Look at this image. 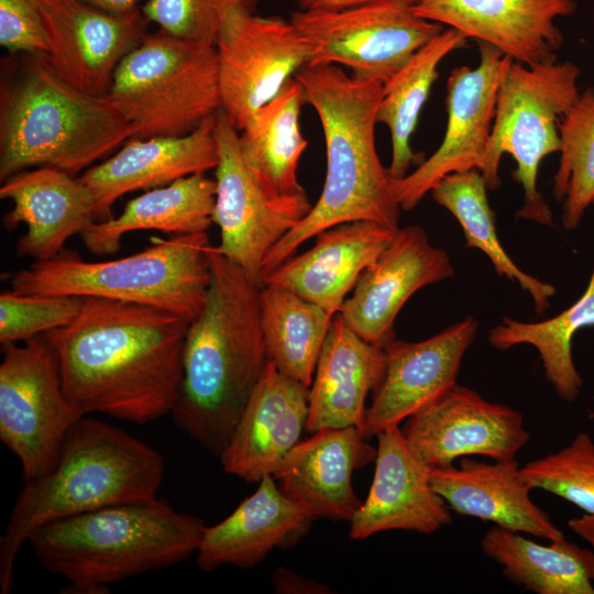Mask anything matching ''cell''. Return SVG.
<instances>
[{
  "label": "cell",
  "instance_id": "obj_1",
  "mask_svg": "<svg viewBox=\"0 0 594 594\" xmlns=\"http://www.w3.org/2000/svg\"><path fill=\"white\" fill-rule=\"evenodd\" d=\"M189 323L155 306L82 297L74 320L45 336L64 392L81 416L147 424L175 407Z\"/></svg>",
  "mask_w": 594,
  "mask_h": 594
},
{
  "label": "cell",
  "instance_id": "obj_2",
  "mask_svg": "<svg viewBox=\"0 0 594 594\" xmlns=\"http://www.w3.org/2000/svg\"><path fill=\"white\" fill-rule=\"evenodd\" d=\"M210 283L189 323L183 380L170 414L208 452L220 457L267 361L261 289L244 271L209 249Z\"/></svg>",
  "mask_w": 594,
  "mask_h": 594
},
{
  "label": "cell",
  "instance_id": "obj_3",
  "mask_svg": "<svg viewBox=\"0 0 594 594\" xmlns=\"http://www.w3.org/2000/svg\"><path fill=\"white\" fill-rule=\"evenodd\" d=\"M294 77L321 123L327 173L308 215L266 255L262 279L326 229L352 221L399 228L402 208L375 144L383 84L360 80L332 64L306 65Z\"/></svg>",
  "mask_w": 594,
  "mask_h": 594
},
{
  "label": "cell",
  "instance_id": "obj_4",
  "mask_svg": "<svg viewBox=\"0 0 594 594\" xmlns=\"http://www.w3.org/2000/svg\"><path fill=\"white\" fill-rule=\"evenodd\" d=\"M163 455L124 430L87 416L68 430L54 465L26 480L0 538V590L13 587L16 554L40 527L101 507L157 497Z\"/></svg>",
  "mask_w": 594,
  "mask_h": 594
},
{
  "label": "cell",
  "instance_id": "obj_5",
  "mask_svg": "<svg viewBox=\"0 0 594 594\" xmlns=\"http://www.w3.org/2000/svg\"><path fill=\"white\" fill-rule=\"evenodd\" d=\"M201 518L152 498L101 507L37 528L29 538L40 563L73 593H103L110 584L180 563L196 554Z\"/></svg>",
  "mask_w": 594,
  "mask_h": 594
},
{
  "label": "cell",
  "instance_id": "obj_6",
  "mask_svg": "<svg viewBox=\"0 0 594 594\" xmlns=\"http://www.w3.org/2000/svg\"><path fill=\"white\" fill-rule=\"evenodd\" d=\"M25 55L1 90V182L41 166L77 176L132 138L130 123L107 96L68 84L45 54Z\"/></svg>",
  "mask_w": 594,
  "mask_h": 594
},
{
  "label": "cell",
  "instance_id": "obj_7",
  "mask_svg": "<svg viewBox=\"0 0 594 594\" xmlns=\"http://www.w3.org/2000/svg\"><path fill=\"white\" fill-rule=\"evenodd\" d=\"M207 232L152 238L141 252L89 262L70 250L34 261L10 278L21 294L100 297L155 306L193 321L202 310L210 283Z\"/></svg>",
  "mask_w": 594,
  "mask_h": 594
},
{
  "label": "cell",
  "instance_id": "obj_8",
  "mask_svg": "<svg viewBox=\"0 0 594 594\" xmlns=\"http://www.w3.org/2000/svg\"><path fill=\"white\" fill-rule=\"evenodd\" d=\"M107 97L132 138L188 134L221 109L216 45L147 33L117 67Z\"/></svg>",
  "mask_w": 594,
  "mask_h": 594
},
{
  "label": "cell",
  "instance_id": "obj_9",
  "mask_svg": "<svg viewBox=\"0 0 594 594\" xmlns=\"http://www.w3.org/2000/svg\"><path fill=\"white\" fill-rule=\"evenodd\" d=\"M579 77L574 63L558 61L534 66L513 61L504 74L481 173L488 190L498 189L501 160L512 155L513 177L524 190L518 219L552 226V211L538 190V172L543 158L561 150L559 123L581 95Z\"/></svg>",
  "mask_w": 594,
  "mask_h": 594
},
{
  "label": "cell",
  "instance_id": "obj_10",
  "mask_svg": "<svg viewBox=\"0 0 594 594\" xmlns=\"http://www.w3.org/2000/svg\"><path fill=\"white\" fill-rule=\"evenodd\" d=\"M1 349L0 440L19 459L26 481L54 465L68 430L84 416L64 392L45 334Z\"/></svg>",
  "mask_w": 594,
  "mask_h": 594
},
{
  "label": "cell",
  "instance_id": "obj_11",
  "mask_svg": "<svg viewBox=\"0 0 594 594\" xmlns=\"http://www.w3.org/2000/svg\"><path fill=\"white\" fill-rule=\"evenodd\" d=\"M289 20L309 45L308 65L345 66L354 78L382 84L444 30L402 2L298 10Z\"/></svg>",
  "mask_w": 594,
  "mask_h": 594
},
{
  "label": "cell",
  "instance_id": "obj_12",
  "mask_svg": "<svg viewBox=\"0 0 594 594\" xmlns=\"http://www.w3.org/2000/svg\"><path fill=\"white\" fill-rule=\"evenodd\" d=\"M239 135L220 109L215 123L218 164L213 212L220 244L215 248L263 287L262 266L266 255L312 206L307 194L280 196L268 190L246 164Z\"/></svg>",
  "mask_w": 594,
  "mask_h": 594
},
{
  "label": "cell",
  "instance_id": "obj_13",
  "mask_svg": "<svg viewBox=\"0 0 594 594\" xmlns=\"http://www.w3.org/2000/svg\"><path fill=\"white\" fill-rule=\"evenodd\" d=\"M232 12L216 41L221 109L241 132L309 63V45L290 20Z\"/></svg>",
  "mask_w": 594,
  "mask_h": 594
},
{
  "label": "cell",
  "instance_id": "obj_14",
  "mask_svg": "<svg viewBox=\"0 0 594 594\" xmlns=\"http://www.w3.org/2000/svg\"><path fill=\"white\" fill-rule=\"evenodd\" d=\"M479 65L459 66L447 80V127L438 148L418 167L392 180L402 210H413L446 176L480 169L492 133L498 89L513 59L485 42H476Z\"/></svg>",
  "mask_w": 594,
  "mask_h": 594
},
{
  "label": "cell",
  "instance_id": "obj_15",
  "mask_svg": "<svg viewBox=\"0 0 594 594\" xmlns=\"http://www.w3.org/2000/svg\"><path fill=\"white\" fill-rule=\"evenodd\" d=\"M34 1L54 70L87 94L107 96L117 67L147 34L142 9L111 12L84 0Z\"/></svg>",
  "mask_w": 594,
  "mask_h": 594
},
{
  "label": "cell",
  "instance_id": "obj_16",
  "mask_svg": "<svg viewBox=\"0 0 594 594\" xmlns=\"http://www.w3.org/2000/svg\"><path fill=\"white\" fill-rule=\"evenodd\" d=\"M402 430L410 450L429 468L473 455L516 459L530 438L519 411L459 384L407 418Z\"/></svg>",
  "mask_w": 594,
  "mask_h": 594
},
{
  "label": "cell",
  "instance_id": "obj_17",
  "mask_svg": "<svg viewBox=\"0 0 594 594\" xmlns=\"http://www.w3.org/2000/svg\"><path fill=\"white\" fill-rule=\"evenodd\" d=\"M477 330L479 321L468 316L426 340L386 343L384 377L373 393L362 435L370 438L399 426L457 385L463 356Z\"/></svg>",
  "mask_w": 594,
  "mask_h": 594
},
{
  "label": "cell",
  "instance_id": "obj_18",
  "mask_svg": "<svg viewBox=\"0 0 594 594\" xmlns=\"http://www.w3.org/2000/svg\"><path fill=\"white\" fill-rule=\"evenodd\" d=\"M453 274L447 251L433 246L421 227H399L388 246L361 274L339 314L363 340L384 346L395 339L394 322L407 300Z\"/></svg>",
  "mask_w": 594,
  "mask_h": 594
},
{
  "label": "cell",
  "instance_id": "obj_19",
  "mask_svg": "<svg viewBox=\"0 0 594 594\" xmlns=\"http://www.w3.org/2000/svg\"><path fill=\"white\" fill-rule=\"evenodd\" d=\"M414 12L448 25L469 40L485 42L514 62L534 66L557 62L564 37L558 18L572 15L574 0H421Z\"/></svg>",
  "mask_w": 594,
  "mask_h": 594
},
{
  "label": "cell",
  "instance_id": "obj_20",
  "mask_svg": "<svg viewBox=\"0 0 594 594\" xmlns=\"http://www.w3.org/2000/svg\"><path fill=\"white\" fill-rule=\"evenodd\" d=\"M375 471L366 499L350 521L351 539L388 530L433 534L452 520L435 491L430 468L410 450L399 426L376 435Z\"/></svg>",
  "mask_w": 594,
  "mask_h": 594
},
{
  "label": "cell",
  "instance_id": "obj_21",
  "mask_svg": "<svg viewBox=\"0 0 594 594\" xmlns=\"http://www.w3.org/2000/svg\"><path fill=\"white\" fill-rule=\"evenodd\" d=\"M309 387L267 359L235 429L220 454L223 470L249 483L274 475L299 442L308 419Z\"/></svg>",
  "mask_w": 594,
  "mask_h": 594
},
{
  "label": "cell",
  "instance_id": "obj_22",
  "mask_svg": "<svg viewBox=\"0 0 594 594\" xmlns=\"http://www.w3.org/2000/svg\"><path fill=\"white\" fill-rule=\"evenodd\" d=\"M215 123L216 114L185 135L131 138L116 154L82 172L79 178L94 196L97 220L112 218L113 204L125 194L215 169Z\"/></svg>",
  "mask_w": 594,
  "mask_h": 594
},
{
  "label": "cell",
  "instance_id": "obj_23",
  "mask_svg": "<svg viewBox=\"0 0 594 594\" xmlns=\"http://www.w3.org/2000/svg\"><path fill=\"white\" fill-rule=\"evenodd\" d=\"M0 198L12 202L3 226L23 223L25 233L15 243L20 257L46 261L57 256L66 242L97 222L90 189L64 170L50 166L25 169L2 182Z\"/></svg>",
  "mask_w": 594,
  "mask_h": 594
},
{
  "label": "cell",
  "instance_id": "obj_24",
  "mask_svg": "<svg viewBox=\"0 0 594 594\" xmlns=\"http://www.w3.org/2000/svg\"><path fill=\"white\" fill-rule=\"evenodd\" d=\"M375 458L376 448L356 427L326 428L294 446L273 476L314 519L351 521L362 504L352 474Z\"/></svg>",
  "mask_w": 594,
  "mask_h": 594
},
{
  "label": "cell",
  "instance_id": "obj_25",
  "mask_svg": "<svg viewBox=\"0 0 594 594\" xmlns=\"http://www.w3.org/2000/svg\"><path fill=\"white\" fill-rule=\"evenodd\" d=\"M472 457L430 468L435 491L460 515L546 540L564 538L563 531L530 497L532 488L516 459L484 462Z\"/></svg>",
  "mask_w": 594,
  "mask_h": 594
},
{
  "label": "cell",
  "instance_id": "obj_26",
  "mask_svg": "<svg viewBox=\"0 0 594 594\" xmlns=\"http://www.w3.org/2000/svg\"><path fill=\"white\" fill-rule=\"evenodd\" d=\"M397 229L372 221H352L326 229L315 237L311 249L270 272L263 286L275 284L288 288L334 316L361 274L392 242Z\"/></svg>",
  "mask_w": 594,
  "mask_h": 594
},
{
  "label": "cell",
  "instance_id": "obj_27",
  "mask_svg": "<svg viewBox=\"0 0 594 594\" xmlns=\"http://www.w3.org/2000/svg\"><path fill=\"white\" fill-rule=\"evenodd\" d=\"M258 483L227 518L205 527L196 552L202 571L254 566L273 549L293 546L308 532L315 519L276 486L274 476Z\"/></svg>",
  "mask_w": 594,
  "mask_h": 594
},
{
  "label": "cell",
  "instance_id": "obj_28",
  "mask_svg": "<svg viewBox=\"0 0 594 594\" xmlns=\"http://www.w3.org/2000/svg\"><path fill=\"white\" fill-rule=\"evenodd\" d=\"M384 372V348L363 340L340 314L334 315L309 387L306 429L314 433L356 427L361 431L366 398L377 389Z\"/></svg>",
  "mask_w": 594,
  "mask_h": 594
},
{
  "label": "cell",
  "instance_id": "obj_29",
  "mask_svg": "<svg viewBox=\"0 0 594 594\" xmlns=\"http://www.w3.org/2000/svg\"><path fill=\"white\" fill-rule=\"evenodd\" d=\"M215 202L216 180L198 173L145 190L128 201L118 217L94 222L79 235L90 253L103 256L117 253L122 238L133 231L202 233L213 223Z\"/></svg>",
  "mask_w": 594,
  "mask_h": 594
},
{
  "label": "cell",
  "instance_id": "obj_30",
  "mask_svg": "<svg viewBox=\"0 0 594 594\" xmlns=\"http://www.w3.org/2000/svg\"><path fill=\"white\" fill-rule=\"evenodd\" d=\"M483 553L504 575L537 594H594V550L564 538L539 543L494 526L481 539Z\"/></svg>",
  "mask_w": 594,
  "mask_h": 594
},
{
  "label": "cell",
  "instance_id": "obj_31",
  "mask_svg": "<svg viewBox=\"0 0 594 594\" xmlns=\"http://www.w3.org/2000/svg\"><path fill=\"white\" fill-rule=\"evenodd\" d=\"M305 102L304 89L294 77L239 135L249 167L268 190L280 196L306 194L297 176L299 160L308 145L299 124Z\"/></svg>",
  "mask_w": 594,
  "mask_h": 594
},
{
  "label": "cell",
  "instance_id": "obj_32",
  "mask_svg": "<svg viewBox=\"0 0 594 594\" xmlns=\"http://www.w3.org/2000/svg\"><path fill=\"white\" fill-rule=\"evenodd\" d=\"M468 41L454 29L443 30L383 84L376 119L389 130L392 158L387 170L392 180L405 177L413 164L425 160L413 151L410 139L438 78L440 63L453 51L466 47Z\"/></svg>",
  "mask_w": 594,
  "mask_h": 594
},
{
  "label": "cell",
  "instance_id": "obj_33",
  "mask_svg": "<svg viewBox=\"0 0 594 594\" xmlns=\"http://www.w3.org/2000/svg\"><path fill=\"white\" fill-rule=\"evenodd\" d=\"M333 316L288 288L265 284L261 321L267 359L283 374L310 387Z\"/></svg>",
  "mask_w": 594,
  "mask_h": 594
},
{
  "label": "cell",
  "instance_id": "obj_34",
  "mask_svg": "<svg viewBox=\"0 0 594 594\" xmlns=\"http://www.w3.org/2000/svg\"><path fill=\"white\" fill-rule=\"evenodd\" d=\"M487 185L480 169L453 173L442 178L430 191L432 199L447 209L460 223L466 248L481 250L496 273L505 276L531 297L535 310L543 312L550 306L556 287L520 270L504 250L490 206Z\"/></svg>",
  "mask_w": 594,
  "mask_h": 594
},
{
  "label": "cell",
  "instance_id": "obj_35",
  "mask_svg": "<svg viewBox=\"0 0 594 594\" xmlns=\"http://www.w3.org/2000/svg\"><path fill=\"white\" fill-rule=\"evenodd\" d=\"M591 326H594V267L583 295L561 314L539 322L505 317L490 330L488 341L501 351L518 344L532 345L557 395L573 402L581 393L583 380L573 361L572 340L576 331Z\"/></svg>",
  "mask_w": 594,
  "mask_h": 594
},
{
  "label": "cell",
  "instance_id": "obj_36",
  "mask_svg": "<svg viewBox=\"0 0 594 594\" xmlns=\"http://www.w3.org/2000/svg\"><path fill=\"white\" fill-rule=\"evenodd\" d=\"M561 150L552 194L562 201L561 222L574 230L594 206V87L581 92L559 123Z\"/></svg>",
  "mask_w": 594,
  "mask_h": 594
},
{
  "label": "cell",
  "instance_id": "obj_37",
  "mask_svg": "<svg viewBox=\"0 0 594 594\" xmlns=\"http://www.w3.org/2000/svg\"><path fill=\"white\" fill-rule=\"evenodd\" d=\"M521 473L532 490H543L594 515V441L588 433L579 432L559 451L526 463Z\"/></svg>",
  "mask_w": 594,
  "mask_h": 594
},
{
  "label": "cell",
  "instance_id": "obj_38",
  "mask_svg": "<svg viewBox=\"0 0 594 594\" xmlns=\"http://www.w3.org/2000/svg\"><path fill=\"white\" fill-rule=\"evenodd\" d=\"M82 297L0 294V343H20L67 326L80 310Z\"/></svg>",
  "mask_w": 594,
  "mask_h": 594
},
{
  "label": "cell",
  "instance_id": "obj_39",
  "mask_svg": "<svg viewBox=\"0 0 594 594\" xmlns=\"http://www.w3.org/2000/svg\"><path fill=\"white\" fill-rule=\"evenodd\" d=\"M256 4L257 0H146L141 9L170 35L216 44L232 12L255 11Z\"/></svg>",
  "mask_w": 594,
  "mask_h": 594
},
{
  "label": "cell",
  "instance_id": "obj_40",
  "mask_svg": "<svg viewBox=\"0 0 594 594\" xmlns=\"http://www.w3.org/2000/svg\"><path fill=\"white\" fill-rule=\"evenodd\" d=\"M0 44L11 53H48L46 34L34 0H0Z\"/></svg>",
  "mask_w": 594,
  "mask_h": 594
},
{
  "label": "cell",
  "instance_id": "obj_41",
  "mask_svg": "<svg viewBox=\"0 0 594 594\" xmlns=\"http://www.w3.org/2000/svg\"><path fill=\"white\" fill-rule=\"evenodd\" d=\"M273 583L277 593L287 594H322L330 593L328 586L318 583L314 580L305 579L304 576L284 569L278 568L273 574Z\"/></svg>",
  "mask_w": 594,
  "mask_h": 594
},
{
  "label": "cell",
  "instance_id": "obj_42",
  "mask_svg": "<svg viewBox=\"0 0 594 594\" xmlns=\"http://www.w3.org/2000/svg\"><path fill=\"white\" fill-rule=\"evenodd\" d=\"M299 10H341L376 2H402L410 7L421 0H295Z\"/></svg>",
  "mask_w": 594,
  "mask_h": 594
},
{
  "label": "cell",
  "instance_id": "obj_43",
  "mask_svg": "<svg viewBox=\"0 0 594 594\" xmlns=\"http://www.w3.org/2000/svg\"><path fill=\"white\" fill-rule=\"evenodd\" d=\"M569 528L584 539L594 550V515L583 514L568 520Z\"/></svg>",
  "mask_w": 594,
  "mask_h": 594
},
{
  "label": "cell",
  "instance_id": "obj_44",
  "mask_svg": "<svg viewBox=\"0 0 594 594\" xmlns=\"http://www.w3.org/2000/svg\"><path fill=\"white\" fill-rule=\"evenodd\" d=\"M90 4L111 12H124L139 8L141 0H84Z\"/></svg>",
  "mask_w": 594,
  "mask_h": 594
}]
</instances>
